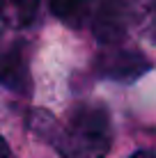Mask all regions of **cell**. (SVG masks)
I'll return each mask as SVG.
<instances>
[{"instance_id":"1","label":"cell","mask_w":156,"mask_h":158,"mask_svg":"<svg viewBox=\"0 0 156 158\" xmlns=\"http://www.w3.org/2000/svg\"><path fill=\"white\" fill-rule=\"evenodd\" d=\"M48 142L62 158H106L112 144L110 112L96 101L78 103L69 110L67 124H57Z\"/></svg>"},{"instance_id":"2","label":"cell","mask_w":156,"mask_h":158,"mask_svg":"<svg viewBox=\"0 0 156 158\" xmlns=\"http://www.w3.org/2000/svg\"><path fill=\"white\" fill-rule=\"evenodd\" d=\"M154 0H101L94 12L92 32L101 46H117L126 39L131 25L152 12Z\"/></svg>"},{"instance_id":"3","label":"cell","mask_w":156,"mask_h":158,"mask_svg":"<svg viewBox=\"0 0 156 158\" xmlns=\"http://www.w3.org/2000/svg\"><path fill=\"white\" fill-rule=\"evenodd\" d=\"M94 69H96V76H101L106 80L131 83V80H138L152 69V60L145 57L140 51H133V48L108 46L94 60Z\"/></svg>"},{"instance_id":"4","label":"cell","mask_w":156,"mask_h":158,"mask_svg":"<svg viewBox=\"0 0 156 158\" xmlns=\"http://www.w3.org/2000/svg\"><path fill=\"white\" fill-rule=\"evenodd\" d=\"M0 85H5L12 92H19V94L30 89V71L21 44H14L0 51Z\"/></svg>"},{"instance_id":"5","label":"cell","mask_w":156,"mask_h":158,"mask_svg":"<svg viewBox=\"0 0 156 158\" xmlns=\"http://www.w3.org/2000/svg\"><path fill=\"white\" fill-rule=\"evenodd\" d=\"M41 0H0V21L19 30L35 21Z\"/></svg>"},{"instance_id":"6","label":"cell","mask_w":156,"mask_h":158,"mask_svg":"<svg viewBox=\"0 0 156 158\" xmlns=\"http://www.w3.org/2000/svg\"><path fill=\"white\" fill-rule=\"evenodd\" d=\"M51 12L69 28H83L92 12V0H51Z\"/></svg>"},{"instance_id":"7","label":"cell","mask_w":156,"mask_h":158,"mask_svg":"<svg viewBox=\"0 0 156 158\" xmlns=\"http://www.w3.org/2000/svg\"><path fill=\"white\" fill-rule=\"evenodd\" d=\"M0 158H12V149H9L7 140L0 135Z\"/></svg>"},{"instance_id":"8","label":"cell","mask_w":156,"mask_h":158,"mask_svg":"<svg viewBox=\"0 0 156 158\" xmlns=\"http://www.w3.org/2000/svg\"><path fill=\"white\" fill-rule=\"evenodd\" d=\"M131 158H156L152 151H145V149H140V151H136V154H133Z\"/></svg>"}]
</instances>
